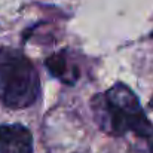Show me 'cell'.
Instances as JSON below:
<instances>
[{"instance_id":"obj_4","label":"cell","mask_w":153,"mask_h":153,"mask_svg":"<svg viewBox=\"0 0 153 153\" xmlns=\"http://www.w3.org/2000/svg\"><path fill=\"white\" fill-rule=\"evenodd\" d=\"M46 65H48V70L51 71L52 74L56 76V77H59L61 80L67 82V77H70V76H68V70L65 68L67 59H65L61 53L52 55L51 58L46 61Z\"/></svg>"},{"instance_id":"obj_3","label":"cell","mask_w":153,"mask_h":153,"mask_svg":"<svg viewBox=\"0 0 153 153\" xmlns=\"http://www.w3.org/2000/svg\"><path fill=\"white\" fill-rule=\"evenodd\" d=\"M0 153H33V135L21 123L0 125Z\"/></svg>"},{"instance_id":"obj_5","label":"cell","mask_w":153,"mask_h":153,"mask_svg":"<svg viewBox=\"0 0 153 153\" xmlns=\"http://www.w3.org/2000/svg\"><path fill=\"white\" fill-rule=\"evenodd\" d=\"M144 140L147 141V146H149V153H153V128L150 129V132L144 137Z\"/></svg>"},{"instance_id":"obj_1","label":"cell","mask_w":153,"mask_h":153,"mask_svg":"<svg viewBox=\"0 0 153 153\" xmlns=\"http://www.w3.org/2000/svg\"><path fill=\"white\" fill-rule=\"evenodd\" d=\"M91 105L98 126L108 135L123 137L128 132H134L144 138L153 128L137 95L120 82L104 94L95 95Z\"/></svg>"},{"instance_id":"obj_2","label":"cell","mask_w":153,"mask_h":153,"mask_svg":"<svg viewBox=\"0 0 153 153\" xmlns=\"http://www.w3.org/2000/svg\"><path fill=\"white\" fill-rule=\"evenodd\" d=\"M40 97V79L31 59L15 48H0V102L27 108Z\"/></svg>"},{"instance_id":"obj_6","label":"cell","mask_w":153,"mask_h":153,"mask_svg":"<svg viewBox=\"0 0 153 153\" xmlns=\"http://www.w3.org/2000/svg\"><path fill=\"white\" fill-rule=\"evenodd\" d=\"M149 107H150V108L153 110V97L150 98V101H149Z\"/></svg>"}]
</instances>
